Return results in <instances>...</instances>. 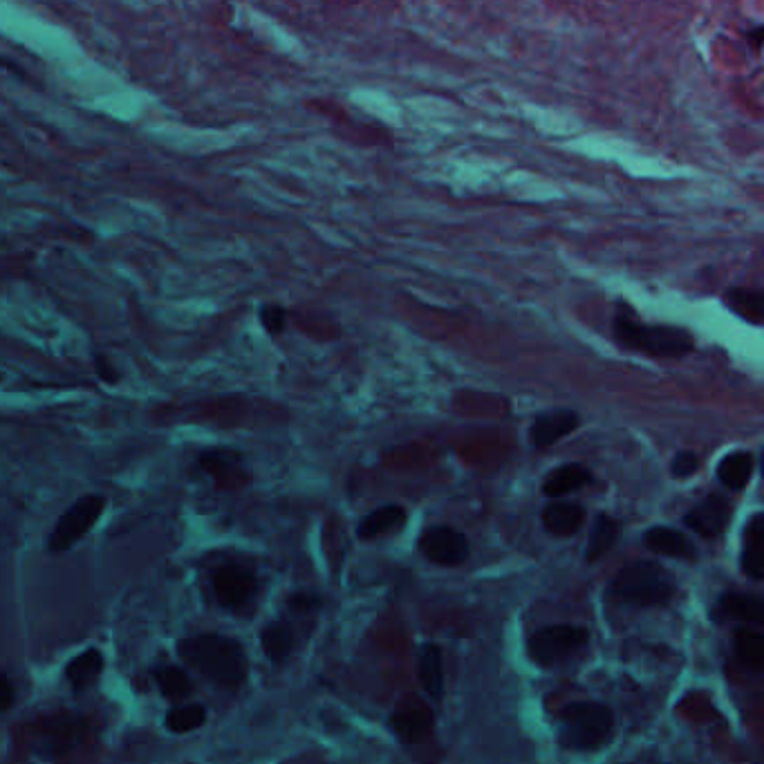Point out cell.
Here are the masks:
<instances>
[{
    "mask_svg": "<svg viewBox=\"0 0 764 764\" xmlns=\"http://www.w3.org/2000/svg\"><path fill=\"white\" fill-rule=\"evenodd\" d=\"M179 654L220 689H238L247 680L249 661L240 641L227 634H196L177 643Z\"/></svg>",
    "mask_w": 764,
    "mask_h": 764,
    "instance_id": "6da1fadb",
    "label": "cell"
},
{
    "mask_svg": "<svg viewBox=\"0 0 764 764\" xmlns=\"http://www.w3.org/2000/svg\"><path fill=\"white\" fill-rule=\"evenodd\" d=\"M675 595V581L652 560H637L621 567L606 588V599L634 610L661 608Z\"/></svg>",
    "mask_w": 764,
    "mask_h": 764,
    "instance_id": "7a4b0ae2",
    "label": "cell"
},
{
    "mask_svg": "<svg viewBox=\"0 0 764 764\" xmlns=\"http://www.w3.org/2000/svg\"><path fill=\"white\" fill-rule=\"evenodd\" d=\"M612 328H615V339L621 348H628L654 359L657 357L659 359L686 357L695 348V341L686 330L673 328V326H646L626 306H619Z\"/></svg>",
    "mask_w": 764,
    "mask_h": 764,
    "instance_id": "3957f363",
    "label": "cell"
},
{
    "mask_svg": "<svg viewBox=\"0 0 764 764\" xmlns=\"http://www.w3.org/2000/svg\"><path fill=\"white\" fill-rule=\"evenodd\" d=\"M615 731V715L601 702H575L558 715V740L571 751H599Z\"/></svg>",
    "mask_w": 764,
    "mask_h": 764,
    "instance_id": "277c9868",
    "label": "cell"
},
{
    "mask_svg": "<svg viewBox=\"0 0 764 764\" xmlns=\"http://www.w3.org/2000/svg\"><path fill=\"white\" fill-rule=\"evenodd\" d=\"M590 641V630L584 626L556 623L534 630L527 641V652L540 668L556 665L569 657H575Z\"/></svg>",
    "mask_w": 764,
    "mask_h": 764,
    "instance_id": "5b68a950",
    "label": "cell"
},
{
    "mask_svg": "<svg viewBox=\"0 0 764 764\" xmlns=\"http://www.w3.org/2000/svg\"><path fill=\"white\" fill-rule=\"evenodd\" d=\"M106 509V498L104 496H83L79 498L74 505H70L65 509V514L59 518V523L54 525L50 540H48V549L52 554H61L72 549L92 527L102 518Z\"/></svg>",
    "mask_w": 764,
    "mask_h": 764,
    "instance_id": "8992f818",
    "label": "cell"
},
{
    "mask_svg": "<svg viewBox=\"0 0 764 764\" xmlns=\"http://www.w3.org/2000/svg\"><path fill=\"white\" fill-rule=\"evenodd\" d=\"M211 588L220 608L229 612H240L256 599L258 579L249 567L225 565L214 571Z\"/></svg>",
    "mask_w": 764,
    "mask_h": 764,
    "instance_id": "52a82bcc",
    "label": "cell"
},
{
    "mask_svg": "<svg viewBox=\"0 0 764 764\" xmlns=\"http://www.w3.org/2000/svg\"><path fill=\"white\" fill-rule=\"evenodd\" d=\"M420 554L442 567H457L466 562L471 554V545L466 536L448 525H433L429 527L417 540Z\"/></svg>",
    "mask_w": 764,
    "mask_h": 764,
    "instance_id": "ba28073f",
    "label": "cell"
},
{
    "mask_svg": "<svg viewBox=\"0 0 764 764\" xmlns=\"http://www.w3.org/2000/svg\"><path fill=\"white\" fill-rule=\"evenodd\" d=\"M85 731H87V722L81 717L65 715V717L50 720L39 726L34 748L45 757L65 755L85 737Z\"/></svg>",
    "mask_w": 764,
    "mask_h": 764,
    "instance_id": "9c48e42d",
    "label": "cell"
},
{
    "mask_svg": "<svg viewBox=\"0 0 764 764\" xmlns=\"http://www.w3.org/2000/svg\"><path fill=\"white\" fill-rule=\"evenodd\" d=\"M733 505L724 496H706L686 516L684 525L704 538H720L729 527Z\"/></svg>",
    "mask_w": 764,
    "mask_h": 764,
    "instance_id": "30bf717a",
    "label": "cell"
},
{
    "mask_svg": "<svg viewBox=\"0 0 764 764\" xmlns=\"http://www.w3.org/2000/svg\"><path fill=\"white\" fill-rule=\"evenodd\" d=\"M581 424V417L569 411V409H556V411H545L536 415L531 429H529V440L536 448H547L562 437L571 435Z\"/></svg>",
    "mask_w": 764,
    "mask_h": 764,
    "instance_id": "8fae6325",
    "label": "cell"
},
{
    "mask_svg": "<svg viewBox=\"0 0 764 764\" xmlns=\"http://www.w3.org/2000/svg\"><path fill=\"white\" fill-rule=\"evenodd\" d=\"M592 481H595V475L586 464L569 462V464L554 468L551 473H547L540 489H543V496L558 500L567 494H575V492L592 485Z\"/></svg>",
    "mask_w": 764,
    "mask_h": 764,
    "instance_id": "7c38bea8",
    "label": "cell"
},
{
    "mask_svg": "<svg viewBox=\"0 0 764 764\" xmlns=\"http://www.w3.org/2000/svg\"><path fill=\"white\" fill-rule=\"evenodd\" d=\"M713 619L717 621H744L753 626L764 623V603L760 597L744 595V592H724L720 595Z\"/></svg>",
    "mask_w": 764,
    "mask_h": 764,
    "instance_id": "4fadbf2b",
    "label": "cell"
},
{
    "mask_svg": "<svg viewBox=\"0 0 764 764\" xmlns=\"http://www.w3.org/2000/svg\"><path fill=\"white\" fill-rule=\"evenodd\" d=\"M431 726H433V713H431L424 704H420V702H415V700L402 704V706L391 715V729H393V733H395L402 742H406V744L420 742V740L431 731Z\"/></svg>",
    "mask_w": 764,
    "mask_h": 764,
    "instance_id": "5bb4252c",
    "label": "cell"
},
{
    "mask_svg": "<svg viewBox=\"0 0 764 764\" xmlns=\"http://www.w3.org/2000/svg\"><path fill=\"white\" fill-rule=\"evenodd\" d=\"M643 545L650 551H657L661 556H671V558H684V560H693L698 558V549L693 545V540L673 527H665V525H657L650 527L643 534Z\"/></svg>",
    "mask_w": 764,
    "mask_h": 764,
    "instance_id": "9a60e30c",
    "label": "cell"
},
{
    "mask_svg": "<svg viewBox=\"0 0 764 764\" xmlns=\"http://www.w3.org/2000/svg\"><path fill=\"white\" fill-rule=\"evenodd\" d=\"M586 523V507L569 500L549 503L543 509V527L551 536H575Z\"/></svg>",
    "mask_w": 764,
    "mask_h": 764,
    "instance_id": "2e32d148",
    "label": "cell"
},
{
    "mask_svg": "<svg viewBox=\"0 0 764 764\" xmlns=\"http://www.w3.org/2000/svg\"><path fill=\"white\" fill-rule=\"evenodd\" d=\"M417 673H420V684L424 693L433 702H440L444 698V661H442V648L437 643L429 641L420 646Z\"/></svg>",
    "mask_w": 764,
    "mask_h": 764,
    "instance_id": "e0dca14e",
    "label": "cell"
},
{
    "mask_svg": "<svg viewBox=\"0 0 764 764\" xmlns=\"http://www.w3.org/2000/svg\"><path fill=\"white\" fill-rule=\"evenodd\" d=\"M742 571L753 579L762 581L764 577V516L755 514L744 531V549H742Z\"/></svg>",
    "mask_w": 764,
    "mask_h": 764,
    "instance_id": "ac0fdd59",
    "label": "cell"
},
{
    "mask_svg": "<svg viewBox=\"0 0 764 764\" xmlns=\"http://www.w3.org/2000/svg\"><path fill=\"white\" fill-rule=\"evenodd\" d=\"M406 518H409V514H406V509L402 505H384V507H379V509L365 514L359 520L357 536L363 538V540H372V538H379V536L393 534L400 527H404Z\"/></svg>",
    "mask_w": 764,
    "mask_h": 764,
    "instance_id": "d6986e66",
    "label": "cell"
},
{
    "mask_svg": "<svg viewBox=\"0 0 764 764\" xmlns=\"http://www.w3.org/2000/svg\"><path fill=\"white\" fill-rule=\"evenodd\" d=\"M755 457L748 451H733L717 464V481L729 492H742L753 477Z\"/></svg>",
    "mask_w": 764,
    "mask_h": 764,
    "instance_id": "ffe728a7",
    "label": "cell"
},
{
    "mask_svg": "<svg viewBox=\"0 0 764 764\" xmlns=\"http://www.w3.org/2000/svg\"><path fill=\"white\" fill-rule=\"evenodd\" d=\"M260 646L269 661L282 663L295 650V628L290 621L276 619L267 623L260 632Z\"/></svg>",
    "mask_w": 764,
    "mask_h": 764,
    "instance_id": "44dd1931",
    "label": "cell"
},
{
    "mask_svg": "<svg viewBox=\"0 0 764 764\" xmlns=\"http://www.w3.org/2000/svg\"><path fill=\"white\" fill-rule=\"evenodd\" d=\"M102 671H104L102 652L97 648H87L65 665V680L76 693H81L102 675Z\"/></svg>",
    "mask_w": 764,
    "mask_h": 764,
    "instance_id": "7402d4cb",
    "label": "cell"
},
{
    "mask_svg": "<svg viewBox=\"0 0 764 764\" xmlns=\"http://www.w3.org/2000/svg\"><path fill=\"white\" fill-rule=\"evenodd\" d=\"M621 534V525L619 520H615L608 514H599L590 527L588 534V547H586V560L595 562L601 556H606L619 540Z\"/></svg>",
    "mask_w": 764,
    "mask_h": 764,
    "instance_id": "603a6c76",
    "label": "cell"
},
{
    "mask_svg": "<svg viewBox=\"0 0 764 764\" xmlns=\"http://www.w3.org/2000/svg\"><path fill=\"white\" fill-rule=\"evenodd\" d=\"M242 455L234 448H207L196 457V468L205 475L223 481V477H231L240 471Z\"/></svg>",
    "mask_w": 764,
    "mask_h": 764,
    "instance_id": "cb8c5ba5",
    "label": "cell"
},
{
    "mask_svg": "<svg viewBox=\"0 0 764 764\" xmlns=\"http://www.w3.org/2000/svg\"><path fill=\"white\" fill-rule=\"evenodd\" d=\"M153 678L166 700L177 702L194 693V682H190V678L177 665H159L153 671Z\"/></svg>",
    "mask_w": 764,
    "mask_h": 764,
    "instance_id": "d4e9b609",
    "label": "cell"
},
{
    "mask_svg": "<svg viewBox=\"0 0 764 764\" xmlns=\"http://www.w3.org/2000/svg\"><path fill=\"white\" fill-rule=\"evenodd\" d=\"M735 654L737 659L751 668V671H760L764 665V637L760 630L742 628L735 632Z\"/></svg>",
    "mask_w": 764,
    "mask_h": 764,
    "instance_id": "484cf974",
    "label": "cell"
},
{
    "mask_svg": "<svg viewBox=\"0 0 764 764\" xmlns=\"http://www.w3.org/2000/svg\"><path fill=\"white\" fill-rule=\"evenodd\" d=\"M205 722H207V709L203 704L173 706L164 717V724L171 733H190L200 729Z\"/></svg>",
    "mask_w": 764,
    "mask_h": 764,
    "instance_id": "4316f807",
    "label": "cell"
},
{
    "mask_svg": "<svg viewBox=\"0 0 764 764\" xmlns=\"http://www.w3.org/2000/svg\"><path fill=\"white\" fill-rule=\"evenodd\" d=\"M726 306L740 317L746 319L753 326H760L764 319V299L760 292L751 290H731L726 295Z\"/></svg>",
    "mask_w": 764,
    "mask_h": 764,
    "instance_id": "83f0119b",
    "label": "cell"
},
{
    "mask_svg": "<svg viewBox=\"0 0 764 764\" xmlns=\"http://www.w3.org/2000/svg\"><path fill=\"white\" fill-rule=\"evenodd\" d=\"M258 319H260L265 332L271 334V337L285 332V328H288V310L276 306V303L262 306L260 312H258Z\"/></svg>",
    "mask_w": 764,
    "mask_h": 764,
    "instance_id": "f1b7e54d",
    "label": "cell"
},
{
    "mask_svg": "<svg viewBox=\"0 0 764 764\" xmlns=\"http://www.w3.org/2000/svg\"><path fill=\"white\" fill-rule=\"evenodd\" d=\"M700 471V455L693 453V451H680L675 457H673V464H671V473L673 477H678V481H686V477H691L693 473Z\"/></svg>",
    "mask_w": 764,
    "mask_h": 764,
    "instance_id": "f546056e",
    "label": "cell"
},
{
    "mask_svg": "<svg viewBox=\"0 0 764 764\" xmlns=\"http://www.w3.org/2000/svg\"><path fill=\"white\" fill-rule=\"evenodd\" d=\"M92 368H94V374H97L104 381V384H113L115 386V384H120V381H122L120 370L113 365V361L106 354L94 352Z\"/></svg>",
    "mask_w": 764,
    "mask_h": 764,
    "instance_id": "4dcf8cb0",
    "label": "cell"
},
{
    "mask_svg": "<svg viewBox=\"0 0 764 764\" xmlns=\"http://www.w3.org/2000/svg\"><path fill=\"white\" fill-rule=\"evenodd\" d=\"M290 608L295 612H301V615L317 612L321 608V599L317 595H312V592H299V595L290 597Z\"/></svg>",
    "mask_w": 764,
    "mask_h": 764,
    "instance_id": "1f68e13d",
    "label": "cell"
},
{
    "mask_svg": "<svg viewBox=\"0 0 764 764\" xmlns=\"http://www.w3.org/2000/svg\"><path fill=\"white\" fill-rule=\"evenodd\" d=\"M14 704V686L10 678L0 671V711H10Z\"/></svg>",
    "mask_w": 764,
    "mask_h": 764,
    "instance_id": "d6a6232c",
    "label": "cell"
},
{
    "mask_svg": "<svg viewBox=\"0 0 764 764\" xmlns=\"http://www.w3.org/2000/svg\"><path fill=\"white\" fill-rule=\"evenodd\" d=\"M762 37H764V30H762V28H755L753 32H748V34H746V39L753 43V48H755V50H760V45H762Z\"/></svg>",
    "mask_w": 764,
    "mask_h": 764,
    "instance_id": "836d02e7",
    "label": "cell"
},
{
    "mask_svg": "<svg viewBox=\"0 0 764 764\" xmlns=\"http://www.w3.org/2000/svg\"><path fill=\"white\" fill-rule=\"evenodd\" d=\"M0 381H3V374H0Z\"/></svg>",
    "mask_w": 764,
    "mask_h": 764,
    "instance_id": "e575fe53",
    "label": "cell"
}]
</instances>
